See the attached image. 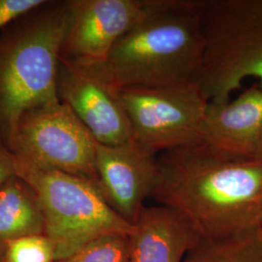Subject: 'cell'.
Instances as JSON below:
<instances>
[{
    "instance_id": "cell-1",
    "label": "cell",
    "mask_w": 262,
    "mask_h": 262,
    "mask_svg": "<svg viewBox=\"0 0 262 262\" xmlns=\"http://www.w3.org/2000/svg\"><path fill=\"white\" fill-rule=\"evenodd\" d=\"M150 197L187 219L200 238L215 239L262 225V162L235 159L204 146L158 157Z\"/></svg>"
},
{
    "instance_id": "cell-2",
    "label": "cell",
    "mask_w": 262,
    "mask_h": 262,
    "mask_svg": "<svg viewBox=\"0 0 262 262\" xmlns=\"http://www.w3.org/2000/svg\"><path fill=\"white\" fill-rule=\"evenodd\" d=\"M205 0H147L145 9L107 59L97 66L120 91L195 82L204 38Z\"/></svg>"
},
{
    "instance_id": "cell-3",
    "label": "cell",
    "mask_w": 262,
    "mask_h": 262,
    "mask_svg": "<svg viewBox=\"0 0 262 262\" xmlns=\"http://www.w3.org/2000/svg\"><path fill=\"white\" fill-rule=\"evenodd\" d=\"M68 20L69 0H47L0 32V143L6 147L25 113L58 100L56 69Z\"/></svg>"
},
{
    "instance_id": "cell-4",
    "label": "cell",
    "mask_w": 262,
    "mask_h": 262,
    "mask_svg": "<svg viewBox=\"0 0 262 262\" xmlns=\"http://www.w3.org/2000/svg\"><path fill=\"white\" fill-rule=\"evenodd\" d=\"M202 31L195 83L209 103H227L249 78L262 88V0H205Z\"/></svg>"
},
{
    "instance_id": "cell-5",
    "label": "cell",
    "mask_w": 262,
    "mask_h": 262,
    "mask_svg": "<svg viewBox=\"0 0 262 262\" xmlns=\"http://www.w3.org/2000/svg\"><path fill=\"white\" fill-rule=\"evenodd\" d=\"M15 160L16 175L28 183L40 201L44 234L55 248L56 260L104 235L130 233L132 225L113 210L93 181L16 157Z\"/></svg>"
},
{
    "instance_id": "cell-6",
    "label": "cell",
    "mask_w": 262,
    "mask_h": 262,
    "mask_svg": "<svg viewBox=\"0 0 262 262\" xmlns=\"http://www.w3.org/2000/svg\"><path fill=\"white\" fill-rule=\"evenodd\" d=\"M134 142L152 155L198 146L209 102L195 82L120 91Z\"/></svg>"
},
{
    "instance_id": "cell-7",
    "label": "cell",
    "mask_w": 262,
    "mask_h": 262,
    "mask_svg": "<svg viewBox=\"0 0 262 262\" xmlns=\"http://www.w3.org/2000/svg\"><path fill=\"white\" fill-rule=\"evenodd\" d=\"M7 147L20 160L89 179L96 185V141L59 100L25 113Z\"/></svg>"
},
{
    "instance_id": "cell-8",
    "label": "cell",
    "mask_w": 262,
    "mask_h": 262,
    "mask_svg": "<svg viewBox=\"0 0 262 262\" xmlns=\"http://www.w3.org/2000/svg\"><path fill=\"white\" fill-rule=\"evenodd\" d=\"M56 92L57 99L71 109L97 143L123 146L134 142L120 90L102 75L97 66L59 58Z\"/></svg>"
},
{
    "instance_id": "cell-9",
    "label": "cell",
    "mask_w": 262,
    "mask_h": 262,
    "mask_svg": "<svg viewBox=\"0 0 262 262\" xmlns=\"http://www.w3.org/2000/svg\"><path fill=\"white\" fill-rule=\"evenodd\" d=\"M146 4L147 0H69L59 58L77 64H102Z\"/></svg>"
},
{
    "instance_id": "cell-10",
    "label": "cell",
    "mask_w": 262,
    "mask_h": 262,
    "mask_svg": "<svg viewBox=\"0 0 262 262\" xmlns=\"http://www.w3.org/2000/svg\"><path fill=\"white\" fill-rule=\"evenodd\" d=\"M158 157L135 142L107 146L96 142V185L107 203L129 225H133L144 202L152 193L158 179Z\"/></svg>"
},
{
    "instance_id": "cell-11",
    "label": "cell",
    "mask_w": 262,
    "mask_h": 262,
    "mask_svg": "<svg viewBox=\"0 0 262 262\" xmlns=\"http://www.w3.org/2000/svg\"><path fill=\"white\" fill-rule=\"evenodd\" d=\"M262 128V88L256 83L225 104H208L201 146L235 159H252Z\"/></svg>"
},
{
    "instance_id": "cell-12",
    "label": "cell",
    "mask_w": 262,
    "mask_h": 262,
    "mask_svg": "<svg viewBox=\"0 0 262 262\" xmlns=\"http://www.w3.org/2000/svg\"><path fill=\"white\" fill-rule=\"evenodd\" d=\"M200 236L177 211L144 207L127 236V262H185Z\"/></svg>"
},
{
    "instance_id": "cell-13",
    "label": "cell",
    "mask_w": 262,
    "mask_h": 262,
    "mask_svg": "<svg viewBox=\"0 0 262 262\" xmlns=\"http://www.w3.org/2000/svg\"><path fill=\"white\" fill-rule=\"evenodd\" d=\"M45 221L36 193L15 175L0 187V259L6 245L29 235L44 234Z\"/></svg>"
},
{
    "instance_id": "cell-14",
    "label": "cell",
    "mask_w": 262,
    "mask_h": 262,
    "mask_svg": "<svg viewBox=\"0 0 262 262\" xmlns=\"http://www.w3.org/2000/svg\"><path fill=\"white\" fill-rule=\"evenodd\" d=\"M185 262H262L259 227L215 239L200 238Z\"/></svg>"
},
{
    "instance_id": "cell-15",
    "label": "cell",
    "mask_w": 262,
    "mask_h": 262,
    "mask_svg": "<svg viewBox=\"0 0 262 262\" xmlns=\"http://www.w3.org/2000/svg\"><path fill=\"white\" fill-rule=\"evenodd\" d=\"M127 236L104 235L55 262H127Z\"/></svg>"
},
{
    "instance_id": "cell-16",
    "label": "cell",
    "mask_w": 262,
    "mask_h": 262,
    "mask_svg": "<svg viewBox=\"0 0 262 262\" xmlns=\"http://www.w3.org/2000/svg\"><path fill=\"white\" fill-rule=\"evenodd\" d=\"M56 252L45 234L21 237L6 245L0 262H55Z\"/></svg>"
},
{
    "instance_id": "cell-17",
    "label": "cell",
    "mask_w": 262,
    "mask_h": 262,
    "mask_svg": "<svg viewBox=\"0 0 262 262\" xmlns=\"http://www.w3.org/2000/svg\"><path fill=\"white\" fill-rule=\"evenodd\" d=\"M46 1L47 0H0V32L20 17L45 4Z\"/></svg>"
},
{
    "instance_id": "cell-18",
    "label": "cell",
    "mask_w": 262,
    "mask_h": 262,
    "mask_svg": "<svg viewBox=\"0 0 262 262\" xmlns=\"http://www.w3.org/2000/svg\"><path fill=\"white\" fill-rule=\"evenodd\" d=\"M16 175V160L12 151L0 143V187Z\"/></svg>"
},
{
    "instance_id": "cell-19",
    "label": "cell",
    "mask_w": 262,
    "mask_h": 262,
    "mask_svg": "<svg viewBox=\"0 0 262 262\" xmlns=\"http://www.w3.org/2000/svg\"><path fill=\"white\" fill-rule=\"evenodd\" d=\"M252 159H255V160H257V161L262 162V128L261 130H260V133H259L258 140H257V143H256L255 150L253 151Z\"/></svg>"
}]
</instances>
